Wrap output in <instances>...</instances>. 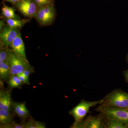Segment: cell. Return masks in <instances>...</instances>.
Here are the masks:
<instances>
[{
    "mask_svg": "<svg viewBox=\"0 0 128 128\" xmlns=\"http://www.w3.org/2000/svg\"><path fill=\"white\" fill-rule=\"evenodd\" d=\"M6 62L10 66L11 76L22 73L31 66L28 60L9 49Z\"/></svg>",
    "mask_w": 128,
    "mask_h": 128,
    "instance_id": "1",
    "label": "cell"
},
{
    "mask_svg": "<svg viewBox=\"0 0 128 128\" xmlns=\"http://www.w3.org/2000/svg\"><path fill=\"white\" fill-rule=\"evenodd\" d=\"M98 110L108 118L116 120L128 126V108L102 106Z\"/></svg>",
    "mask_w": 128,
    "mask_h": 128,
    "instance_id": "2",
    "label": "cell"
},
{
    "mask_svg": "<svg viewBox=\"0 0 128 128\" xmlns=\"http://www.w3.org/2000/svg\"><path fill=\"white\" fill-rule=\"evenodd\" d=\"M103 102V100L93 102H86L85 100L81 101L70 112V114L74 118L75 121L73 127L82 121V120L87 114L90 108Z\"/></svg>",
    "mask_w": 128,
    "mask_h": 128,
    "instance_id": "3",
    "label": "cell"
},
{
    "mask_svg": "<svg viewBox=\"0 0 128 128\" xmlns=\"http://www.w3.org/2000/svg\"><path fill=\"white\" fill-rule=\"evenodd\" d=\"M103 106L128 108V93L121 91H115L107 96Z\"/></svg>",
    "mask_w": 128,
    "mask_h": 128,
    "instance_id": "4",
    "label": "cell"
},
{
    "mask_svg": "<svg viewBox=\"0 0 128 128\" xmlns=\"http://www.w3.org/2000/svg\"><path fill=\"white\" fill-rule=\"evenodd\" d=\"M55 15L54 5H48L38 8L35 18L41 25H48L53 22Z\"/></svg>",
    "mask_w": 128,
    "mask_h": 128,
    "instance_id": "5",
    "label": "cell"
},
{
    "mask_svg": "<svg viewBox=\"0 0 128 128\" xmlns=\"http://www.w3.org/2000/svg\"><path fill=\"white\" fill-rule=\"evenodd\" d=\"M13 4L22 14L26 16L36 17L38 8L33 0H21Z\"/></svg>",
    "mask_w": 128,
    "mask_h": 128,
    "instance_id": "6",
    "label": "cell"
},
{
    "mask_svg": "<svg viewBox=\"0 0 128 128\" xmlns=\"http://www.w3.org/2000/svg\"><path fill=\"white\" fill-rule=\"evenodd\" d=\"M19 31L18 28L4 26L0 31V46L10 47L12 41L16 36Z\"/></svg>",
    "mask_w": 128,
    "mask_h": 128,
    "instance_id": "7",
    "label": "cell"
},
{
    "mask_svg": "<svg viewBox=\"0 0 128 128\" xmlns=\"http://www.w3.org/2000/svg\"><path fill=\"white\" fill-rule=\"evenodd\" d=\"M10 47L14 52L28 60L25 53V45L20 32L12 42Z\"/></svg>",
    "mask_w": 128,
    "mask_h": 128,
    "instance_id": "8",
    "label": "cell"
},
{
    "mask_svg": "<svg viewBox=\"0 0 128 128\" xmlns=\"http://www.w3.org/2000/svg\"><path fill=\"white\" fill-rule=\"evenodd\" d=\"M73 128H103V125L101 118L90 117L85 121H82L73 126Z\"/></svg>",
    "mask_w": 128,
    "mask_h": 128,
    "instance_id": "9",
    "label": "cell"
},
{
    "mask_svg": "<svg viewBox=\"0 0 128 128\" xmlns=\"http://www.w3.org/2000/svg\"><path fill=\"white\" fill-rule=\"evenodd\" d=\"M13 103L10 92L1 90L0 92V109L11 111Z\"/></svg>",
    "mask_w": 128,
    "mask_h": 128,
    "instance_id": "10",
    "label": "cell"
},
{
    "mask_svg": "<svg viewBox=\"0 0 128 128\" xmlns=\"http://www.w3.org/2000/svg\"><path fill=\"white\" fill-rule=\"evenodd\" d=\"M12 107L16 114L21 118L25 119L29 116V112L24 104L14 102Z\"/></svg>",
    "mask_w": 128,
    "mask_h": 128,
    "instance_id": "11",
    "label": "cell"
},
{
    "mask_svg": "<svg viewBox=\"0 0 128 128\" xmlns=\"http://www.w3.org/2000/svg\"><path fill=\"white\" fill-rule=\"evenodd\" d=\"M12 116L10 111L0 109V123L1 126L7 125L12 122Z\"/></svg>",
    "mask_w": 128,
    "mask_h": 128,
    "instance_id": "12",
    "label": "cell"
},
{
    "mask_svg": "<svg viewBox=\"0 0 128 128\" xmlns=\"http://www.w3.org/2000/svg\"><path fill=\"white\" fill-rule=\"evenodd\" d=\"M15 9L13 8L9 7L3 3L2 9V13L6 18L21 20L20 17L15 14Z\"/></svg>",
    "mask_w": 128,
    "mask_h": 128,
    "instance_id": "13",
    "label": "cell"
},
{
    "mask_svg": "<svg viewBox=\"0 0 128 128\" xmlns=\"http://www.w3.org/2000/svg\"><path fill=\"white\" fill-rule=\"evenodd\" d=\"M11 75L9 64L6 61L0 62V76L2 80H7Z\"/></svg>",
    "mask_w": 128,
    "mask_h": 128,
    "instance_id": "14",
    "label": "cell"
},
{
    "mask_svg": "<svg viewBox=\"0 0 128 128\" xmlns=\"http://www.w3.org/2000/svg\"><path fill=\"white\" fill-rule=\"evenodd\" d=\"M6 20L8 26L15 28H22L27 22V21H28V20H17L13 18H6Z\"/></svg>",
    "mask_w": 128,
    "mask_h": 128,
    "instance_id": "15",
    "label": "cell"
},
{
    "mask_svg": "<svg viewBox=\"0 0 128 128\" xmlns=\"http://www.w3.org/2000/svg\"><path fill=\"white\" fill-rule=\"evenodd\" d=\"M107 127L108 128H127L128 126L116 120L108 118Z\"/></svg>",
    "mask_w": 128,
    "mask_h": 128,
    "instance_id": "16",
    "label": "cell"
},
{
    "mask_svg": "<svg viewBox=\"0 0 128 128\" xmlns=\"http://www.w3.org/2000/svg\"><path fill=\"white\" fill-rule=\"evenodd\" d=\"M8 83L10 87L12 88H19L21 87V85L22 84L17 75H11L9 79Z\"/></svg>",
    "mask_w": 128,
    "mask_h": 128,
    "instance_id": "17",
    "label": "cell"
},
{
    "mask_svg": "<svg viewBox=\"0 0 128 128\" xmlns=\"http://www.w3.org/2000/svg\"><path fill=\"white\" fill-rule=\"evenodd\" d=\"M45 125L41 122L30 120L25 124V128H44Z\"/></svg>",
    "mask_w": 128,
    "mask_h": 128,
    "instance_id": "18",
    "label": "cell"
},
{
    "mask_svg": "<svg viewBox=\"0 0 128 128\" xmlns=\"http://www.w3.org/2000/svg\"><path fill=\"white\" fill-rule=\"evenodd\" d=\"M8 47L0 46V62L6 61L8 54Z\"/></svg>",
    "mask_w": 128,
    "mask_h": 128,
    "instance_id": "19",
    "label": "cell"
},
{
    "mask_svg": "<svg viewBox=\"0 0 128 128\" xmlns=\"http://www.w3.org/2000/svg\"><path fill=\"white\" fill-rule=\"evenodd\" d=\"M38 8L45 6L54 5V0H33Z\"/></svg>",
    "mask_w": 128,
    "mask_h": 128,
    "instance_id": "20",
    "label": "cell"
},
{
    "mask_svg": "<svg viewBox=\"0 0 128 128\" xmlns=\"http://www.w3.org/2000/svg\"><path fill=\"white\" fill-rule=\"evenodd\" d=\"M25 124H18L16 123L12 122L11 123L4 125V126H1V128H25Z\"/></svg>",
    "mask_w": 128,
    "mask_h": 128,
    "instance_id": "21",
    "label": "cell"
},
{
    "mask_svg": "<svg viewBox=\"0 0 128 128\" xmlns=\"http://www.w3.org/2000/svg\"><path fill=\"white\" fill-rule=\"evenodd\" d=\"M22 84H29V79H28L23 73H21L17 75Z\"/></svg>",
    "mask_w": 128,
    "mask_h": 128,
    "instance_id": "22",
    "label": "cell"
},
{
    "mask_svg": "<svg viewBox=\"0 0 128 128\" xmlns=\"http://www.w3.org/2000/svg\"><path fill=\"white\" fill-rule=\"evenodd\" d=\"M33 68L32 66H30L28 68L25 69V70L22 72L24 75L28 79H29V76L30 74L33 72Z\"/></svg>",
    "mask_w": 128,
    "mask_h": 128,
    "instance_id": "23",
    "label": "cell"
},
{
    "mask_svg": "<svg viewBox=\"0 0 128 128\" xmlns=\"http://www.w3.org/2000/svg\"><path fill=\"white\" fill-rule=\"evenodd\" d=\"M3 0L4 1L11 2V3L14 4V3H16V2H18L20 1L21 0Z\"/></svg>",
    "mask_w": 128,
    "mask_h": 128,
    "instance_id": "24",
    "label": "cell"
},
{
    "mask_svg": "<svg viewBox=\"0 0 128 128\" xmlns=\"http://www.w3.org/2000/svg\"><path fill=\"white\" fill-rule=\"evenodd\" d=\"M4 26V20H0V31L1 30Z\"/></svg>",
    "mask_w": 128,
    "mask_h": 128,
    "instance_id": "25",
    "label": "cell"
},
{
    "mask_svg": "<svg viewBox=\"0 0 128 128\" xmlns=\"http://www.w3.org/2000/svg\"><path fill=\"white\" fill-rule=\"evenodd\" d=\"M124 75H125V77H126V80L128 82V70L127 71H126L124 73Z\"/></svg>",
    "mask_w": 128,
    "mask_h": 128,
    "instance_id": "26",
    "label": "cell"
},
{
    "mask_svg": "<svg viewBox=\"0 0 128 128\" xmlns=\"http://www.w3.org/2000/svg\"></svg>",
    "mask_w": 128,
    "mask_h": 128,
    "instance_id": "27",
    "label": "cell"
}]
</instances>
